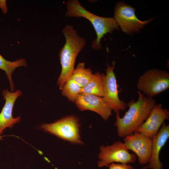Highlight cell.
I'll return each instance as SVG.
<instances>
[{"label": "cell", "mask_w": 169, "mask_h": 169, "mask_svg": "<svg viewBox=\"0 0 169 169\" xmlns=\"http://www.w3.org/2000/svg\"><path fill=\"white\" fill-rule=\"evenodd\" d=\"M6 2V0H0V7L4 13H6L7 12Z\"/></svg>", "instance_id": "cell-19"}, {"label": "cell", "mask_w": 169, "mask_h": 169, "mask_svg": "<svg viewBox=\"0 0 169 169\" xmlns=\"http://www.w3.org/2000/svg\"><path fill=\"white\" fill-rule=\"evenodd\" d=\"M3 137V136H1L0 135V140H2V137Z\"/></svg>", "instance_id": "cell-21"}, {"label": "cell", "mask_w": 169, "mask_h": 169, "mask_svg": "<svg viewBox=\"0 0 169 169\" xmlns=\"http://www.w3.org/2000/svg\"><path fill=\"white\" fill-rule=\"evenodd\" d=\"M105 74L99 71L93 74L89 82L82 87L81 93L90 94L103 97Z\"/></svg>", "instance_id": "cell-14"}, {"label": "cell", "mask_w": 169, "mask_h": 169, "mask_svg": "<svg viewBox=\"0 0 169 169\" xmlns=\"http://www.w3.org/2000/svg\"><path fill=\"white\" fill-rule=\"evenodd\" d=\"M112 65L107 64L105 69L104 83V95L103 98L108 103L112 110L115 112L124 110L127 107L126 104L123 100H120L119 97L118 86L114 72L115 64V61L112 62Z\"/></svg>", "instance_id": "cell-8"}, {"label": "cell", "mask_w": 169, "mask_h": 169, "mask_svg": "<svg viewBox=\"0 0 169 169\" xmlns=\"http://www.w3.org/2000/svg\"><path fill=\"white\" fill-rule=\"evenodd\" d=\"M75 103L80 110L93 111L99 114L105 120H108L112 115L111 107L101 97L90 94L80 93Z\"/></svg>", "instance_id": "cell-11"}, {"label": "cell", "mask_w": 169, "mask_h": 169, "mask_svg": "<svg viewBox=\"0 0 169 169\" xmlns=\"http://www.w3.org/2000/svg\"><path fill=\"white\" fill-rule=\"evenodd\" d=\"M27 66V62L25 59H18L15 61H11L5 59L0 54V69L5 71L9 82L12 92H13L15 89L12 79L13 73L16 68Z\"/></svg>", "instance_id": "cell-15"}, {"label": "cell", "mask_w": 169, "mask_h": 169, "mask_svg": "<svg viewBox=\"0 0 169 169\" xmlns=\"http://www.w3.org/2000/svg\"><path fill=\"white\" fill-rule=\"evenodd\" d=\"M137 100L133 99L127 104L129 107L123 117L120 111L116 113V121L114 126L117 127L118 135L120 137L132 134L146 120L149 115L156 101L152 98L144 96L140 91Z\"/></svg>", "instance_id": "cell-1"}, {"label": "cell", "mask_w": 169, "mask_h": 169, "mask_svg": "<svg viewBox=\"0 0 169 169\" xmlns=\"http://www.w3.org/2000/svg\"><path fill=\"white\" fill-rule=\"evenodd\" d=\"M124 144L129 150L134 152L141 165L148 164L152 151V139L136 131L124 137Z\"/></svg>", "instance_id": "cell-9"}, {"label": "cell", "mask_w": 169, "mask_h": 169, "mask_svg": "<svg viewBox=\"0 0 169 169\" xmlns=\"http://www.w3.org/2000/svg\"><path fill=\"white\" fill-rule=\"evenodd\" d=\"M169 137V125L164 122L158 132L152 139L151 156L147 168L162 169L163 164L159 159L160 151Z\"/></svg>", "instance_id": "cell-13"}, {"label": "cell", "mask_w": 169, "mask_h": 169, "mask_svg": "<svg viewBox=\"0 0 169 169\" xmlns=\"http://www.w3.org/2000/svg\"><path fill=\"white\" fill-rule=\"evenodd\" d=\"M137 87L147 97L153 98L169 89V74L165 70H148L139 78Z\"/></svg>", "instance_id": "cell-5"}, {"label": "cell", "mask_w": 169, "mask_h": 169, "mask_svg": "<svg viewBox=\"0 0 169 169\" xmlns=\"http://www.w3.org/2000/svg\"><path fill=\"white\" fill-rule=\"evenodd\" d=\"M65 15L69 17H82L90 22L96 34V38L92 42L91 47L97 50L101 48V38L107 33L118 30L119 26L114 17L107 18L96 15L86 9L77 0H69L66 3Z\"/></svg>", "instance_id": "cell-3"}, {"label": "cell", "mask_w": 169, "mask_h": 169, "mask_svg": "<svg viewBox=\"0 0 169 169\" xmlns=\"http://www.w3.org/2000/svg\"><path fill=\"white\" fill-rule=\"evenodd\" d=\"M98 158V166L102 167L108 166L114 162L133 163L136 161L137 157L135 154L129 152L124 143L117 141L110 145L100 146Z\"/></svg>", "instance_id": "cell-6"}, {"label": "cell", "mask_w": 169, "mask_h": 169, "mask_svg": "<svg viewBox=\"0 0 169 169\" xmlns=\"http://www.w3.org/2000/svg\"><path fill=\"white\" fill-rule=\"evenodd\" d=\"M93 75L90 68H85L84 63L80 62L74 69L71 78L82 88L89 82Z\"/></svg>", "instance_id": "cell-16"}, {"label": "cell", "mask_w": 169, "mask_h": 169, "mask_svg": "<svg viewBox=\"0 0 169 169\" xmlns=\"http://www.w3.org/2000/svg\"><path fill=\"white\" fill-rule=\"evenodd\" d=\"M109 169H136L131 165L127 164L115 163H113L110 164Z\"/></svg>", "instance_id": "cell-18"}, {"label": "cell", "mask_w": 169, "mask_h": 169, "mask_svg": "<svg viewBox=\"0 0 169 169\" xmlns=\"http://www.w3.org/2000/svg\"><path fill=\"white\" fill-rule=\"evenodd\" d=\"M2 94L5 102L0 113V135L6 128H12L14 124L20 121V116L13 117L12 111L16 100L22 95V93L19 90L13 92L5 89Z\"/></svg>", "instance_id": "cell-12"}, {"label": "cell", "mask_w": 169, "mask_h": 169, "mask_svg": "<svg viewBox=\"0 0 169 169\" xmlns=\"http://www.w3.org/2000/svg\"><path fill=\"white\" fill-rule=\"evenodd\" d=\"M135 10V8L125 4L123 1L117 2L115 7L114 17L122 31L126 33L138 32L152 19L141 21L136 17Z\"/></svg>", "instance_id": "cell-7"}, {"label": "cell", "mask_w": 169, "mask_h": 169, "mask_svg": "<svg viewBox=\"0 0 169 169\" xmlns=\"http://www.w3.org/2000/svg\"><path fill=\"white\" fill-rule=\"evenodd\" d=\"M147 169V165H146L141 167V169Z\"/></svg>", "instance_id": "cell-20"}, {"label": "cell", "mask_w": 169, "mask_h": 169, "mask_svg": "<svg viewBox=\"0 0 169 169\" xmlns=\"http://www.w3.org/2000/svg\"><path fill=\"white\" fill-rule=\"evenodd\" d=\"M79 127L77 117L70 115L52 123L43 124L39 128L71 143L82 144L83 142L80 136Z\"/></svg>", "instance_id": "cell-4"}, {"label": "cell", "mask_w": 169, "mask_h": 169, "mask_svg": "<svg viewBox=\"0 0 169 169\" xmlns=\"http://www.w3.org/2000/svg\"><path fill=\"white\" fill-rule=\"evenodd\" d=\"M81 87L71 78L66 82L61 89L63 95L66 97L69 101L75 102L81 93Z\"/></svg>", "instance_id": "cell-17"}, {"label": "cell", "mask_w": 169, "mask_h": 169, "mask_svg": "<svg viewBox=\"0 0 169 169\" xmlns=\"http://www.w3.org/2000/svg\"><path fill=\"white\" fill-rule=\"evenodd\" d=\"M169 119V110L163 108L161 103L155 104L146 121L136 131L152 139L158 132L165 120Z\"/></svg>", "instance_id": "cell-10"}, {"label": "cell", "mask_w": 169, "mask_h": 169, "mask_svg": "<svg viewBox=\"0 0 169 169\" xmlns=\"http://www.w3.org/2000/svg\"><path fill=\"white\" fill-rule=\"evenodd\" d=\"M62 32L66 41L59 54L61 70L57 84L60 90L71 77L75 69L76 57L86 42L84 38L79 36L77 31L71 25H66L62 29Z\"/></svg>", "instance_id": "cell-2"}]
</instances>
